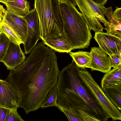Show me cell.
Masks as SVG:
<instances>
[{
  "instance_id": "9c48e42d",
  "label": "cell",
  "mask_w": 121,
  "mask_h": 121,
  "mask_svg": "<svg viewBox=\"0 0 121 121\" xmlns=\"http://www.w3.org/2000/svg\"><path fill=\"white\" fill-rule=\"evenodd\" d=\"M94 38L108 55L121 54V38L101 31L95 32Z\"/></svg>"
},
{
  "instance_id": "8992f818",
  "label": "cell",
  "mask_w": 121,
  "mask_h": 121,
  "mask_svg": "<svg viewBox=\"0 0 121 121\" xmlns=\"http://www.w3.org/2000/svg\"><path fill=\"white\" fill-rule=\"evenodd\" d=\"M79 73L83 82L95 96L109 117L113 121L121 120V111L107 97L91 75L86 70H79Z\"/></svg>"
},
{
  "instance_id": "44dd1931",
  "label": "cell",
  "mask_w": 121,
  "mask_h": 121,
  "mask_svg": "<svg viewBox=\"0 0 121 121\" xmlns=\"http://www.w3.org/2000/svg\"><path fill=\"white\" fill-rule=\"evenodd\" d=\"M9 40L4 34L1 33L0 38V61L2 62L7 52Z\"/></svg>"
},
{
  "instance_id": "4dcf8cb0",
  "label": "cell",
  "mask_w": 121,
  "mask_h": 121,
  "mask_svg": "<svg viewBox=\"0 0 121 121\" xmlns=\"http://www.w3.org/2000/svg\"><path fill=\"white\" fill-rule=\"evenodd\" d=\"M1 33V28H0V35Z\"/></svg>"
},
{
  "instance_id": "2e32d148",
  "label": "cell",
  "mask_w": 121,
  "mask_h": 121,
  "mask_svg": "<svg viewBox=\"0 0 121 121\" xmlns=\"http://www.w3.org/2000/svg\"><path fill=\"white\" fill-rule=\"evenodd\" d=\"M102 89L110 101L121 111V83L109 85Z\"/></svg>"
},
{
  "instance_id": "484cf974",
  "label": "cell",
  "mask_w": 121,
  "mask_h": 121,
  "mask_svg": "<svg viewBox=\"0 0 121 121\" xmlns=\"http://www.w3.org/2000/svg\"><path fill=\"white\" fill-rule=\"evenodd\" d=\"M113 17L116 20L121 22V8L116 7L112 13Z\"/></svg>"
},
{
  "instance_id": "9a60e30c",
  "label": "cell",
  "mask_w": 121,
  "mask_h": 121,
  "mask_svg": "<svg viewBox=\"0 0 121 121\" xmlns=\"http://www.w3.org/2000/svg\"><path fill=\"white\" fill-rule=\"evenodd\" d=\"M106 9L105 15L108 22L104 25V29L107 31V33L121 38V22L117 21L113 17L112 7Z\"/></svg>"
},
{
  "instance_id": "8fae6325",
  "label": "cell",
  "mask_w": 121,
  "mask_h": 121,
  "mask_svg": "<svg viewBox=\"0 0 121 121\" xmlns=\"http://www.w3.org/2000/svg\"><path fill=\"white\" fill-rule=\"evenodd\" d=\"M26 58L20 45L9 41L8 48L2 62L8 69L11 70L22 64Z\"/></svg>"
},
{
  "instance_id": "277c9868",
  "label": "cell",
  "mask_w": 121,
  "mask_h": 121,
  "mask_svg": "<svg viewBox=\"0 0 121 121\" xmlns=\"http://www.w3.org/2000/svg\"><path fill=\"white\" fill-rule=\"evenodd\" d=\"M58 0H35L39 20L40 36L43 40L64 35V22Z\"/></svg>"
},
{
  "instance_id": "ac0fdd59",
  "label": "cell",
  "mask_w": 121,
  "mask_h": 121,
  "mask_svg": "<svg viewBox=\"0 0 121 121\" xmlns=\"http://www.w3.org/2000/svg\"><path fill=\"white\" fill-rule=\"evenodd\" d=\"M78 68H90L91 60V52L79 51L69 53Z\"/></svg>"
},
{
  "instance_id": "603a6c76",
  "label": "cell",
  "mask_w": 121,
  "mask_h": 121,
  "mask_svg": "<svg viewBox=\"0 0 121 121\" xmlns=\"http://www.w3.org/2000/svg\"><path fill=\"white\" fill-rule=\"evenodd\" d=\"M108 56L110 58L111 67L114 68L121 64V54L117 56L112 54Z\"/></svg>"
},
{
  "instance_id": "cb8c5ba5",
  "label": "cell",
  "mask_w": 121,
  "mask_h": 121,
  "mask_svg": "<svg viewBox=\"0 0 121 121\" xmlns=\"http://www.w3.org/2000/svg\"><path fill=\"white\" fill-rule=\"evenodd\" d=\"M59 110L65 114L69 121H80L79 118L76 114L65 110L62 109Z\"/></svg>"
},
{
  "instance_id": "6da1fadb",
  "label": "cell",
  "mask_w": 121,
  "mask_h": 121,
  "mask_svg": "<svg viewBox=\"0 0 121 121\" xmlns=\"http://www.w3.org/2000/svg\"><path fill=\"white\" fill-rule=\"evenodd\" d=\"M59 71L56 56L42 42L38 43L23 63L10 70L7 79L20 97L19 108L26 114L40 108L50 90L56 86Z\"/></svg>"
},
{
  "instance_id": "e0dca14e",
  "label": "cell",
  "mask_w": 121,
  "mask_h": 121,
  "mask_svg": "<svg viewBox=\"0 0 121 121\" xmlns=\"http://www.w3.org/2000/svg\"><path fill=\"white\" fill-rule=\"evenodd\" d=\"M105 73L101 81L102 89L111 85L121 83V64Z\"/></svg>"
},
{
  "instance_id": "7402d4cb",
  "label": "cell",
  "mask_w": 121,
  "mask_h": 121,
  "mask_svg": "<svg viewBox=\"0 0 121 121\" xmlns=\"http://www.w3.org/2000/svg\"><path fill=\"white\" fill-rule=\"evenodd\" d=\"M17 109H11L7 117L6 121H24L18 114Z\"/></svg>"
},
{
  "instance_id": "4316f807",
  "label": "cell",
  "mask_w": 121,
  "mask_h": 121,
  "mask_svg": "<svg viewBox=\"0 0 121 121\" xmlns=\"http://www.w3.org/2000/svg\"><path fill=\"white\" fill-rule=\"evenodd\" d=\"M6 10L3 6L0 4V19L3 20Z\"/></svg>"
},
{
  "instance_id": "52a82bcc",
  "label": "cell",
  "mask_w": 121,
  "mask_h": 121,
  "mask_svg": "<svg viewBox=\"0 0 121 121\" xmlns=\"http://www.w3.org/2000/svg\"><path fill=\"white\" fill-rule=\"evenodd\" d=\"M24 16L27 24L26 37L23 44L25 52L27 55L30 52L41 38L39 19L35 9L30 11Z\"/></svg>"
},
{
  "instance_id": "7c38bea8",
  "label": "cell",
  "mask_w": 121,
  "mask_h": 121,
  "mask_svg": "<svg viewBox=\"0 0 121 121\" xmlns=\"http://www.w3.org/2000/svg\"><path fill=\"white\" fill-rule=\"evenodd\" d=\"M91 60L90 68L92 71L96 70L106 73L111 69L110 56L99 47L91 48Z\"/></svg>"
},
{
  "instance_id": "d6986e66",
  "label": "cell",
  "mask_w": 121,
  "mask_h": 121,
  "mask_svg": "<svg viewBox=\"0 0 121 121\" xmlns=\"http://www.w3.org/2000/svg\"><path fill=\"white\" fill-rule=\"evenodd\" d=\"M57 89L56 86L49 91L40 108L57 106Z\"/></svg>"
},
{
  "instance_id": "7a4b0ae2",
  "label": "cell",
  "mask_w": 121,
  "mask_h": 121,
  "mask_svg": "<svg viewBox=\"0 0 121 121\" xmlns=\"http://www.w3.org/2000/svg\"><path fill=\"white\" fill-rule=\"evenodd\" d=\"M64 22V33L73 50L89 46L92 36L82 13L76 8L74 0L60 2Z\"/></svg>"
},
{
  "instance_id": "30bf717a",
  "label": "cell",
  "mask_w": 121,
  "mask_h": 121,
  "mask_svg": "<svg viewBox=\"0 0 121 121\" xmlns=\"http://www.w3.org/2000/svg\"><path fill=\"white\" fill-rule=\"evenodd\" d=\"M2 22L6 24L25 43L27 30V24L24 16H19L6 10Z\"/></svg>"
},
{
  "instance_id": "5bb4252c",
  "label": "cell",
  "mask_w": 121,
  "mask_h": 121,
  "mask_svg": "<svg viewBox=\"0 0 121 121\" xmlns=\"http://www.w3.org/2000/svg\"><path fill=\"white\" fill-rule=\"evenodd\" d=\"M0 2L6 5L7 11L19 16H24L30 11V4L26 0H8Z\"/></svg>"
},
{
  "instance_id": "3957f363",
  "label": "cell",
  "mask_w": 121,
  "mask_h": 121,
  "mask_svg": "<svg viewBox=\"0 0 121 121\" xmlns=\"http://www.w3.org/2000/svg\"><path fill=\"white\" fill-rule=\"evenodd\" d=\"M79 70L73 60L71 64L59 71L57 88L75 91L84 100L98 121H107L109 117L81 79Z\"/></svg>"
},
{
  "instance_id": "d4e9b609",
  "label": "cell",
  "mask_w": 121,
  "mask_h": 121,
  "mask_svg": "<svg viewBox=\"0 0 121 121\" xmlns=\"http://www.w3.org/2000/svg\"><path fill=\"white\" fill-rule=\"evenodd\" d=\"M11 109L0 106V121H6Z\"/></svg>"
},
{
  "instance_id": "1f68e13d",
  "label": "cell",
  "mask_w": 121,
  "mask_h": 121,
  "mask_svg": "<svg viewBox=\"0 0 121 121\" xmlns=\"http://www.w3.org/2000/svg\"><path fill=\"white\" fill-rule=\"evenodd\" d=\"M2 20L0 19V23L2 22Z\"/></svg>"
},
{
  "instance_id": "4fadbf2b",
  "label": "cell",
  "mask_w": 121,
  "mask_h": 121,
  "mask_svg": "<svg viewBox=\"0 0 121 121\" xmlns=\"http://www.w3.org/2000/svg\"><path fill=\"white\" fill-rule=\"evenodd\" d=\"M42 42L52 50L59 52L69 53L73 50L72 46L65 36H54L42 40Z\"/></svg>"
},
{
  "instance_id": "ffe728a7",
  "label": "cell",
  "mask_w": 121,
  "mask_h": 121,
  "mask_svg": "<svg viewBox=\"0 0 121 121\" xmlns=\"http://www.w3.org/2000/svg\"><path fill=\"white\" fill-rule=\"evenodd\" d=\"M1 32L8 38L9 41L20 45L23 42L17 35L5 23L2 22L0 24Z\"/></svg>"
},
{
  "instance_id": "f546056e",
  "label": "cell",
  "mask_w": 121,
  "mask_h": 121,
  "mask_svg": "<svg viewBox=\"0 0 121 121\" xmlns=\"http://www.w3.org/2000/svg\"><path fill=\"white\" fill-rule=\"evenodd\" d=\"M7 0H0V2H1L2 1H6Z\"/></svg>"
},
{
  "instance_id": "ba28073f",
  "label": "cell",
  "mask_w": 121,
  "mask_h": 121,
  "mask_svg": "<svg viewBox=\"0 0 121 121\" xmlns=\"http://www.w3.org/2000/svg\"><path fill=\"white\" fill-rule=\"evenodd\" d=\"M20 96L8 80L0 79V106L11 109L19 108Z\"/></svg>"
},
{
  "instance_id": "f1b7e54d",
  "label": "cell",
  "mask_w": 121,
  "mask_h": 121,
  "mask_svg": "<svg viewBox=\"0 0 121 121\" xmlns=\"http://www.w3.org/2000/svg\"><path fill=\"white\" fill-rule=\"evenodd\" d=\"M60 2H62L64 1H65V0H58Z\"/></svg>"
},
{
  "instance_id": "5b68a950",
  "label": "cell",
  "mask_w": 121,
  "mask_h": 121,
  "mask_svg": "<svg viewBox=\"0 0 121 121\" xmlns=\"http://www.w3.org/2000/svg\"><path fill=\"white\" fill-rule=\"evenodd\" d=\"M75 4L83 15L90 29L95 32H103L104 25L108 22L105 18L106 9L104 5L97 3L92 0H74Z\"/></svg>"
},
{
  "instance_id": "83f0119b",
  "label": "cell",
  "mask_w": 121,
  "mask_h": 121,
  "mask_svg": "<svg viewBox=\"0 0 121 121\" xmlns=\"http://www.w3.org/2000/svg\"><path fill=\"white\" fill-rule=\"evenodd\" d=\"M95 2L100 4L105 5L108 0H92Z\"/></svg>"
}]
</instances>
